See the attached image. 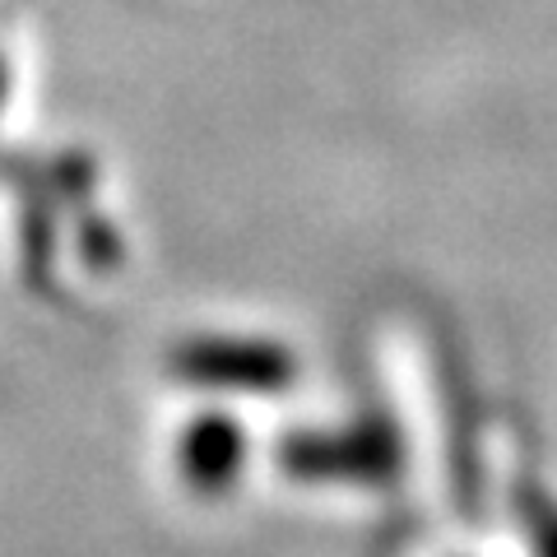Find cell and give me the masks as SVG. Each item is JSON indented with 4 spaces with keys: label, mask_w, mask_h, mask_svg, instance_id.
Returning <instances> with one entry per match:
<instances>
[{
    "label": "cell",
    "mask_w": 557,
    "mask_h": 557,
    "mask_svg": "<svg viewBox=\"0 0 557 557\" xmlns=\"http://www.w3.org/2000/svg\"><path fill=\"white\" fill-rule=\"evenodd\" d=\"M177 376L200 381V386H228V391H274L293 372H288V354L274 344L200 339L177 354Z\"/></svg>",
    "instance_id": "obj_1"
},
{
    "label": "cell",
    "mask_w": 557,
    "mask_h": 557,
    "mask_svg": "<svg viewBox=\"0 0 557 557\" xmlns=\"http://www.w3.org/2000/svg\"><path fill=\"white\" fill-rule=\"evenodd\" d=\"M288 460L293 469H302V474H354V465L348 460H358L362 469V479H376L381 469H391V442L386 437H376L372 428H358V432H348V437H325L321 446H311L302 442V450H288Z\"/></svg>",
    "instance_id": "obj_2"
},
{
    "label": "cell",
    "mask_w": 557,
    "mask_h": 557,
    "mask_svg": "<svg viewBox=\"0 0 557 557\" xmlns=\"http://www.w3.org/2000/svg\"><path fill=\"white\" fill-rule=\"evenodd\" d=\"M182 469L196 487H223L233 479V469L242 460V432L233 423H219V418H205V423L190 428V437L182 442Z\"/></svg>",
    "instance_id": "obj_3"
},
{
    "label": "cell",
    "mask_w": 557,
    "mask_h": 557,
    "mask_svg": "<svg viewBox=\"0 0 557 557\" xmlns=\"http://www.w3.org/2000/svg\"><path fill=\"white\" fill-rule=\"evenodd\" d=\"M539 553L557 557V520H544V530H539Z\"/></svg>",
    "instance_id": "obj_4"
}]
</instances>
